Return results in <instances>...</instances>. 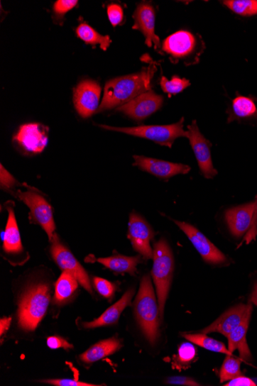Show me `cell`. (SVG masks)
I'll use <instances>...</instances> for the list:
<instances>
[{
  "mask_svg": "<svg viewBox=\"0 0 257 386\" xmlns=\"http://www.w3.org/2000/svg\"><path fill=\"white\" fill-rule=\"evenodd\" d=\"M157 71L153 64L140 73L110 79L105 86L104 96L97 113L111 110L131 102L136 97L151 91V82Z\"/></svg>",
  "mask_w": 257,
  "mask_h": 386,
  "instance_id": "6da1fadb",
  "label": "cell"
},
{
  "mask_svg": "<svg viewBox=\"0 0 257 386\" xmlns=\"http://www.w3.org/2000/svg\"><path fill=\"white\" fill-rule=\"evenodd\" d=\"M134 313L144 336L151 345L154 346L160 337V311L148 275L142 278L134 302Z\"/></svg>",
  "mask_w": 257,
  "mask_h": 386,
  "instance_id": "7a4b0ae2",
  "label": "cell"
},
{
  "mask_svg": "<svg viewBox=\"0 0 257 386\" xmlns=\"http://www.w3.org/2000/svg\"><path fill=\"white\" fill-rule=\"evenodd\" d=\"M50 287L45 283L30 285L22 294L18 307V326L34 331L47 313L50 302Z\"/></svg>",
  "mask_w": 257,
  "mask_h": 386,
  "instance_id": "3957f363",
  "label": "cell"
},
{
  "mask_svg": "<svg viewBox=\"0 0 257 386\" xmlns=\"http://www.w3.org/2000/svg\"><path fill=\"white\" fill-rule=\"evenodd\" d=\"M153 259L152 275L158 292L160 318L163 320L165 304L170 292L174 270L172 250L164 238L154 244Z\"/></svg>",
  "mask_w": 257,
  "mask_h": 386,
  "instance_id": "277c9868",
  "label": "cell"
},
{
  "mask_svg": "<svg viewBox=\"0 0 257 386\" xmlns=\"http://www.w3.org/2000/svg\"><path fill=\"white\" fill-rule=\"evenodd\" d=\"M205 44L199 35L186 31H180L170 35L163 43L162 50L170 57L173 64L180 60L186 65H197Z\"/></svg>",
  "mask_w": 257,
  "mask_h": 386,
  "instance_id": "5b68a950",
  "label": "cell"
},
{
  "mask_svg": "<svg viewBox=\"0 0 257 386\" xmlns=\"http://www.w3.org/2000/svg\"><path fill=\"white\" fill-rule=\"evenodd\" d=\"M185 118L170 125L139 126L134 128H115L112 126L99 125L101 128L128 134L151 140L158 145L172 148L174 141L179 138H187V131L183 129Z\"/></svg>",
  "mask_w": 257,
  "mask_h": 386,
  "instance_id": "8992f818",
  "label": "cell"
},
{
  "mask_svg": "<svg viewBox=\"0 0 257 386\" xmlns=\"http://www.w3.org/2000/svg\"><path fill=\"white\" fill-rule=\"evenodd\" d=\"M11 193L27 205V207L30 209L31 222L39 224L51 241L56 230V224H55L53 209L48 201L33 188L26 192L18 190Z\"/></svg>",
  "mask_w": 257,
  "mask_h": 386,
  "instance_id": "52a82bcc",
  "label": "cell"
},
{
  "mask_svg": "<svg viewBox=\"0 0 257 386\" xmlns=\"http://www.w3.org/2000/svg\"><path fill=\"white\" fill-rule=\"evenodd\" d=\"M51 241L50 253L54 262L60 267L63 272L72 275L79 282L80 285L90 294L93 290L89 277L84 267L77 261L75 255L64 245L62 244L58 234L55 233Z\"/></svg>",
  "mask_w": 257,
  "mask_h": 386,
  "instance_id": "ba28073f",
  "label": "cell"
},
{
  "mask_svg": "<svg viewBox=\"0 0 257 386\" xmlns=\"http://www.w3.org/2000/svg\"><path fill=\"white\" fill-rule=\"evenodd\" d=\"M154 231L150 224L139 215L133 212L130 215L128 224V238L131 240L133 249L145 260L153 258V250L151 241L154 237Z\"/></svg>",
  "mask_w": 257,
  "mask_h": 386,
  "instance_id": "9c48e42d",
  "label": "cell"
},
{
  "mask_svg": "<svg viewBox=\"0 0 257 386\" xmlns=\"http://www.w3.org/2000/svg\"><path fill=\"white\" fill-rule=\"evenodd\" d=\"M187 138L190 145L194 150L200 172L208 179L214 178L217 175V170L214 168L211 158V143L205 138L199 130L196 121L187 126Z\"/></svg>",
  "mask_w": 257,
  "mask_h": 386,
  "instance_id": "30bf717a",
  "label": "cell"
},
{
  "mask_svg": "<svg viewBox=\"0 0 257 386\" xmlns=\"http://www.w3.org/2000/svg\"><path fill=\"white\" fill-rule=\"evenodd\" d=\"M177 226L185 233L192 244L204 261L209 264L219 265L227 262L226 257L204 234L191 224L173 220Z\"/></svg>",
  "mask_w": 257,
  "mask_h": 386,
  "instance_id": "8fae6325",
  "label": "cell"
},
{
  "mask_svg": "<svg viewBox=\"0 0 257 386\" xmlns=\"http://www.w3.org/2000/svg\"><path fill=\"white\" fill-rule=\"evenodd\" d=\"M49 128L40 123L22 125L13 140L29 154H40L47 147Z\"/></svg>",
  "mask_w": 257,
  "mask_h": 386,
  "instance_id": "7c38bea8",
  "label": "cell"
},
{
  "mask_svg": "<svg viewBox=\"0 0 257 386\" xmlns=\"http://www.w3.org/2000/svg\"><path fill=\"white\" fill-rule=\"evenodd\" d=\"M163 97L153 91L143 93L121 106L117 111L122 112L137 121H142L160 110L163 106Z\"/></svg>",
  "mask_w": 257,
  "mask_h": 386,
  "instance_id": "4fadbf2b",
  "label": "cell"
},
{
  "mask_svg": "<svg viewBox=\"0 0 257 386\" xmlns=\"http://www.w3.org/2000/svg\"><path fill=\"white\" fill-rule=\"evenodd\" d=\"M101 87L94 80L87 79L80 83L73 91V102L82 118H87L99 109Z\"/></svg>",
  "mask_w": 257,
  "mask_h": 386,
  "instance_id": "5bb4252c",
  "label": "cell"
},
{
  "mask_svg": "<svg viewBox=\"0 0 257 386\" xmlns=\"http://www.w3.org/2000/svg\"><path fill=\"white\" fill-rule=\"evenodd\" d=\"M133 18V29L140 31L143 34L145 43L149 48L153 45L154 49L160 52V40L155 33V13L153 5L148 2H142L137 6Z\"/></svg>",
  "mask_w": 257,
  "mask_h": 386,
  "instance_id": "9a60e30c",
  "label": "cell"
},
{
  "mask_svg": "<svg viewBox=\"0 0 257 386\" xmlns=\"http://www.w3.org/2000/svg\"><path fill=\"white\" fill-rule=\"evenodd\" d=\"M253 309L251 304H240L229 309L212 324L202 329L200 333L209 334L218 332L227 337L231 332L241 324L248 311Z\"/></svg>",
  "mask_w": 257,
  "mask_h": 386,
  "instance_id": "2e32d148",
  "label": "cell"
},
{
  "mask_svg": "<svg viewBox=\"0 0 257 386\" xmlns=\"http://www.w3.org/2000/svg\"><path fill=\"white\" fill-rule=\"evenodd\" d=\"M135 163L143 172L155 177L168 179L178 175H187L190 172V167L186 165L168 162V161L151 158L144 156H133Z\"/></svg>",
  "mask_w": 257,
  "mask_h": 386,
  "instance_id": "e0dca14e",
  "label": "cell"
},
{
  "mask_svg": "<svg viewBox=\"0 0 257 386\" xmlns=\"http://www.w3.org/2000/svg\"><path fill=\"white\" fill-rule=\"evenodd\" d=\"M255 202L248 203L226 211L228 227L235 237H241L250 230Z\"/></svg>",
  "mask_w": 257,
  "mask_h": 386,
  "instance_id": "ac0fdd59",
  "label": "cell"
},
{
  "mask_svg": "<svg viewBox=\"0 0 257 386\" xmlns=\"http://www.w3.org/2000/svg\"><path fill=\"white\" fill-rule=\"evenodd\" d=\"M134 294L133 289L128 290L123 297L106 309L102 316L93 321L84 323L82 326L87 329H94L116 324L124 310L131 304Z\"/></svg>",
  "mask_w": 257,
  "mask_h": 386,
  "instance_id": "d6986e66",
  "label": "cell"
},
{
  "mask_svg": "<svg viewBox=\"0 0 257 386\" xmlns=\"http://www.w3.org/2000/svg\"><path fill=\"white\" fill-rule=\"evenodd\" d=\"M13 203L6 204L9 217L4 236L3 248L7 255H18L23 253L19 228L15 217Z\"/></svg>",
  "mask_w": 257,
  "mask_h": 386,
  "instance_id": "ffe728a7",
  "label": "cell"
},
{
  "mask_svg": "<svg viewBox=\"0 0 257 386\" xmlns=\"http://www.w3.org/2000/svg\"><path fill=\"white\" fill-rule=\"evenodd\" d=\"M253 309L248 311L241 324L235 329L228 338V349L231 353L238 350L240 356L244 360L251 361L252 358L251 350L246 343V333L249 328Z\"/></svg>",
  "mask_w": 257,
  "mask_h": 386,
  "instance_id": "44dd1931",
  "label": "cell"
},
{
  "mask_svg": "<svg viewBox=\"0 0 257 386\" xmlns=\"http://www.w3.org/2000/svg\"><path fill=\"white\" fill-rule=\"evenodd\" d=\"M121 340L116 337L100 341L91 346L87 351L80 355V361L86 364H92L101 360L106 356L111 355L122 348Z\"/></svg>",
  "mask_w": 257,
  "mask_h": 386,
  "instance_id": "7402d4cb",
  "label": "cell"
},
{
  "mask_svg": "<svg viewBox=\"0 0 257 386\" xmlns=\"http://www.w3.org/2000/svg\"><path fill=\"white\" fill-rule=\"evenodd\" d=\"M141 255L134 257L116 255L108 258H98L96 261L116 273H128L134 275L137 265L141 263Z\"/></svg>",
  "mask_w": 257,
  "mask_h": 386,
  "instance_id": "603a6c76",
  "label": "cell"
},
{
  "mask_svg": "<svg viewBox=\"0 0 257 386\" xmlns=\"http://www.w3.org/2000/svg\"><path fill=\"white\" fill-rule=\"evenodd\" d=\"M79 282L67 272H62L55 285L54 302L58 305L67 303L79 287Z\"/></svg>",
  "mask_w": 257,
  "mask_h": 386,
  "instance_id": "cb8c5ba5",
  "label": "cell"
},
{
  "mask_svg": "<svg viewBox=\"0 0 257 386\" xmlns=\"http://www.w3.org/2000/svg\"><path fill=\"white\" fill-rule=\"evenodd\" d=\"M77 37L87 44H90L92 46L99 45L100 48L106 50L111 43V40L109 35H100L94 28L85 23L80 24L77 28Z\"/></svg>",
  "mask_w": 257,
  "mask_h": 386,
  "instance_id": "d4e9b609",
  "label": "cell"
},
{
  "mask_svg": "<svg viewBox=\"0 0 257 386\" xmlns=\"http://www.w3.org/2000/svg\"><path fill=\"white\" fill-rule=\"evenodd\" d=\"M182 337H185L189 342L207 349L209 351L232 355V353L229 351V349L226 348L224 343L207 336L206 334H185Z\"/></svg>",
  "mask_w": 257,
  "mask_h": 386,
  "instance_id": "484cf974",
  "label": "cell"
},
{
  "mask_svg": "<svg viewBox=\"0 0 257 386\" xmlns=\"http://www.w3.org/2000/svg\"><path fill=\"white\" fill-rule=\"evenodd\" d=\"M241 365L240 359L233 357L232 355H226L222 369L219 370L220 382L224 383L241 375Z\"/></svg>",
  "mask_w": 257,
  "mask_h": 386,
  "instance_id": "4316f807",
  "label": "cell"
},
{
  "mask_svg": "<svg viewBox=\"0 0 257 386\" xmlns=\"http://www.w3.org/2000/svg\"><path fill=\"white\" fill-rule=\"evenodd\" d=\"M233 112L238 118H247L255 115L257 109L252 99L239 96L233 101Z\"/></svg>",
  "mask_w": 257,
  "mask_h": 386,
  "instance_id": "83f0119b",
  "label": "cell"
},
{
  "mask_svg": "<svg viewBox=\"0 0 257 386\" xmlns=\"http://www.w3.org/2000/svg\"><path fill=\"white\" fill-rule=\"evenodd\" d=\"M223 3L238 15L250 16L257 14V0H227Z\"/></svg>",
  "mask_w": 257,
  "mask_h": 386,
  "instance_id": "f1b7e54d",
  "label": "cell"
},
{
  "mask_svg": "<svg viewBox=\"0 0 257 386\" xmlns=\"http://www.w3.org/2000/svg\"><path fill=\"white\" fill-rule=\"evenodd\" d=\"M160 85L163 92L170 95H175L185 91L190 86V80L185 78H180L174 76L171 80L163 77L160 80Z\"/></svg>",
  "mask_w": 257,
  "mask_h": 386,
  "instance_id": "f546056e",
  "label": "cell"
},
{
  "mask_svg": "<svg viewBox=\"0 0 257 386\" xmlns=\"http://www.w3.org/2000/svg\"><path fill=\"white\" fill-rule=\"evenodd\" d=\"M94 285L98 293L106 299H111L116 290V285L104 278L94 277Z\"/></svg>",
  "mask_w": 257,
  "mask_h": 386,
  "instance_id": "4dcf8cb0",
  "label": "cell"
},
{
  "mask_svg": "<svg viewBox=\"0 0 257 386\" xmlns=\"http://www.w3.org/2000/svg\"><path fill=\"white\" fill-rule=\"evenodd\" d=\"M197 355V349L190 343H182L178 349L177 362L180 365H188Z\"/></svg>",
  "mask_w": 257,
  "mask_h": 386,
  "instance_id": "1f68e13d",
  "label": "cell"
},
{
  "mask_svg": "<svg viewBox=\"0 0 257 386\" xmlns=\"http://www.w3.org/2000/svg\"><path fill=\"white\" fill-rule=\"evenodd\" d=\"M78 4L77 0H59L53 6V13L57 19L60 20L67 12Z\"/></svg>",
  "mask_w": 257,
  "mask_h": 386,
  "instance_id": "d6a6232c",
  "label": "cell"
},
{
  "mask_svg": "<svg viewBox=\"0 0 257 386\" xmlns=\"http://www.w3.org/2000/svg\"><path fill=\"white\" fill-rule=\"evenodd\" d=\"M107 14L110 23L116 28L124 21V11L121 5L112 4L108 6Z\"/></svg>",
  "mask_w": 257,
  "mask_h": 386,
  "instance_id": "836d02e7",
  "label": "cell"
},
{
  "mask_svg": "<svg viewBox=\"0 0 257 386\" xmlns=\"http://www.w3.org/2000/svg\"><path fill=\"white\" fill-rule=\"evenodd\" d=\"M44 383H48L56 386H97L100 385L90 384L84 382L73 380H48L41 381Z\"/></svg>",
  "mask_w": 257,
  "mask_h": 386,
  "instance_id": "e575fe53",
  "label": "cell"
},
{
  "mask_svg": "<svg viewBox=\"0 0 257 386\" xmlns=\"http://www.w3.org/2000/svg\"><path fill=\"white\" fill-rule=\"evenodd\" d=\"M47 345L51 349L64 348L67 350L73 348V346L69 343L66 339L59 336L49 337L47 340Z\"/></svg>",
  "mask_w": 257,
  "mask_h": 386,
  "instance_id": "d590c367",
  "label": "cell"
},
{
  "mask_svg": "<svg viewBox=\"0 0 257 386\" xmlns=\"http://www.w3.org/2000/svg\"><path fill=\"white\" fill-rule=\"evenodd\" d=\"M17 184L15 178L1 165V188L4 190H11Z\"/></svg>",
  "mask_w": 257,
  "mask_h": 386,
  "instance_id": "8d00e7d4",
  "label": "cell"
},
{
  "mask_svg": "<svg viewBox=\"0 0 257 386\" xmlns=\"http://www.w3.org/2000/svg\"><path fill=\"white\" fill-rule=\"evenodd\" d=\"M255 202V208L253 221L251 223V226L249 231L246 233V235L244 238V241L246 244H250L251 241L256 239L257 236V197Z\"/></svg>",
  "mask_w": 257,
  "mask_h": 386,
  "instance_id": "74e56055",
  "label": "cell"
},
{
  "mask_svg": "<svg viewBox=\"0 0 257 386\" xmlns=\"http://www.w3.org/2000/svg\"><path fill=\"white\" fill-rule=\"evenodd\" d=\"M168 384L178 385H188V386H197L200 385L194 379L189 378L186 376H172L170 377L166 381Z\"/></svg>",
  "mask_w": 257,
  "mask_h": 386,
  "instance_id": "f35d334b",
  "label": "cell"
},
{
  "mask_svg": "<svg viewBox=\"0 0 257 386\" xmlns=\"http://www.w3.org/2000/svg\"><path fill=\"white\" fill-rule=\"evenodd\" d=\"M226 386H256V382L247 377L239 375L236 378L229 380V382L225 385Z\"/></svg>",
  "mask_w": 257,
  "mask_h": 386,
  "instance_id": "ab89813d",
  "label": "cell"
},
{
  "mask_svg": "<svg viewBox=\"0 0 257 386\" xmlns=\"http://www.w3.org/2000/svg\"><path fill=\"white\" fill-rule=\"evenodd\" d=\"M11 318H3L0 321V335L3 336L4 333L10 329L11 324Z\"/></svg>",
  "mask_w": 257,
  "mask_h": 386,
  "instance_id": "60d3db41",
  "label": "cell"
},
{
  "mask_svg": "<svg viewBox=\"0 0 257 386\" xmlns=\"http://www.w3.org/2000/svg\"><path fill=\"white\" fill-rule=\"evenodd\" d=\"M251 301L257 307V283H256L254 286V288L251 294Z\"/></svg>",
  "mask_w": 257,
  "mask_h": 386,
  "instance_id": "b9f144b4",
  "label": "cell"
}]
</instances>
